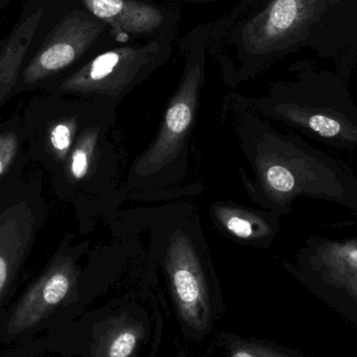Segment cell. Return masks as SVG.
<instances>
[{"label":"cell","mask_w":357,"mask_h":357,"mask_svg":"<svg viewBox=\"0 0 357 357\" xmlns=\"http://www.w3.org/2000/svg\"><path fill=\"white\" fill-rule=\"evenodd\" d=\"M106 29L75 0H43V13L16 86L33 87L73 66L94 47Z\"/></svg>","instance_id":"1"},{"label":"cell","mask_w":357,"mask_h":357,"mask_svg":"<svg viewBox=\"0 0 357 357\" xmlns=\"http://www.w3.org/2000/svg\"><path fill=\"white\" fill-rule=\"evenodd\" d=\"M326 10V0H272L243 29V41L254 52L293 45L307 35Z\"/></svg>","instance_id":"2"},{"label":"cell","mask_w":357,"mask_h":357,"mask_svg":"<svg viewBox=\"0 0 357 357\" xmlns=\"http://www.w3.org/2000/svg\"><path fill=\"white\" fill-rule=\"evenodd\" d=\"M161 44L121 47L98 54L56 85L63 92H106L126 87L137 79L159 56Z\"/></svg>","instance_id":"3"},{"label":"cell","mask_w":357,"mask_h":357,"mask_svg":"<svg viewBox=\"0 0 357 357\" xmlns=\"http://www.w3.org/2000/svg\"><path fill=\"white\" fill-rule=\"evenodd\" d=\"M167 273L183 322L195 331H205L211 320L207 285L195 252L183 237L169 251Z\"/></svg>","instance_id":"4"},{"label":"cell","mask_w":357,"mask_h":357,"mask_svg":"<svg viewBox=\"0 0 357 357\" xmlns=\"http://www.w3.org/2000/svg\"><path fill=\"white\" fill-rule=\"evenodd\" d=\"M73 268L66 258L59 257L47 272L19 302L10 321V333H20L35 326L59 305L73 284Z\"/></svg>","instance_id":"5"},{"label":"cell","mask_w":357,"mask_h":357,"mask_svg":"<svg viewBox=\"0 0 357 357\" xmlns=\"http://www.w3.org/2000/svg\"><path fill=\"white\" fill-rule=\"evenodd\" d=\"M201 67L197 63L186 75L177 98L165 115L162 132L154 146L150 149L148 154L142 159L140 167L148 171L152 167L162 165L171 159L172 155L177 150L181 139L184 137L192 121Z\"/></svg>","instance_id":"6"},{"label":"cell","mask_w":357,"mask_h":357,"mask_svg":"<svg viewBox=\"0 0 357 357\" xmlns=\"http://www.w3.org/2000/svg\"><path fill=\"white\" fill-rule=\"evenodd\" d=\"M121 39L148 35L160 29L165 15L159 8L137 0H75Z\"/></svg>","instance_id":"7"},{"label":"cell","mask_w":357,"mask_h":357,"mask_svg":"<svg viewBox=\"0 0 357 357\" xmlns=\"http://www.w3.org/2000/svg\"><path fill=\"white\" fill-rule=\"evenodd\" d=\"M33 222V212L24 204L13 206L0 215V300L29 247Z\"/></svg>","instance_id":"8"},{"label":"cell","mask_w":357,"mask_h":357,"mask_svg":"<svg viewBox=\"0 0 357 357\" xmlns=\"http://www.w3.org/2000/svg\"><path fill=\"white\" fill-rule=\"evenodd\" d=\"M144 333V326L130 317L110 319L96 341L94 357H132Z\"/></svg>","instance_id":"9"},{"label":"cell","mask_w":357,"mask_h":357,"mask_svg":"<svg viewBox=\"0 0 357 357\" xmlns=\"http://www.w3.org/2000/svg\"><path fill=\"white\" fill-rule=\"evenodd\" d=\"M94 144L96 136L94 134L87 133L73 150L70 158V174L75 180H82L87 175Z\"/></svg>","instance_id":"10"},{"label":"cell","mask_w":357,"mask_h":357,"mask_svg":"<svg viewBox=\"0 0 357 357\" xmlns=\"http://www.w3.org/2000/svg\"><path fill=\"white\" fill-rule=\"evenodd\" d=\"M73 125L68 121L56 123L50 131V142L52 150L60 159H64L68 154L73 144Z\"/></svg>","instance_id":"11"},{"label":"cell","mask_w":357,"mask_h":357,"mask_svg":"<svg viewBox=\"0 0 357 357\" xmlns=\"http://www.w3.org/2000/svg\"><path fill=\"white\" fill-rule=\"evenodd\" d=\"M266 180L272 188L280 192H289L295 186V178L291 172L280 165H274L268 169Z\"/></svg>","instance_id":"12"},{"label":"cell","mask_w":357,"mask_h":357,"mask_svg":"<svg viewBox=\"0 0 357 357\" xmlns=\"http://www.w3.org/2000/svg\"><path fill=\"white\" fill-rule=\"evenodd\" d=\"M18 148V138L15 134L0 135V177L6 173Z\"/></svg>","instance_id":"13"},{"label":"cell","mask_w":357,"mask_h":357,"mask_svg":"<svg viewBox=\"0 0 357 357\" xmlns=\"http://www.w3.org/2000/svg\"><path fill=\"white\" fill-rule=\"evenodd\" d=\"M229 357H287L270 348L256 344L241 343L235 345Z\"/></svg>","instance_id":"14"},{"label":"cell","mask_w":357,"mask_h":357,"mask_svg":"<svg viewBox=\"0 0 357 357\" xmlns=\"http://www.w3.org/2000/svg\"><path fill=\"white\" fill-rule=\"evenodd\" d=\"M227 229L241 238H249L253 235V225L245 216L231 214L224 218Z\"/></svg>","instance_id":"15"},{"label":"cell","mask_w":357,"mask_h":357,"mask_svg":"<svg viewBox=\"0 0 357 357\" xmlns=\"http://www.w3.org/2000/svg\"><path fill=\"white\" fill-rule=\"evenodd\" d=\"M310 127L323 137H335L341 132V126L331 117L316 115L310 119Z\"/></svg>","instance_id":"16"},{"label":"cell","mask_w":357,"mask_h":357,"mask_svg":"<svg viewBox=\"0 0 357 357\" xmlns=\"http://www.w3.org/2000/svg\"><path fill=\"white\" fill-rule=\"evenodd\" d=\"M10 0H0V12L4 10L10 4Z\"/></svg>","instance_id":"17"}]
</instances>
